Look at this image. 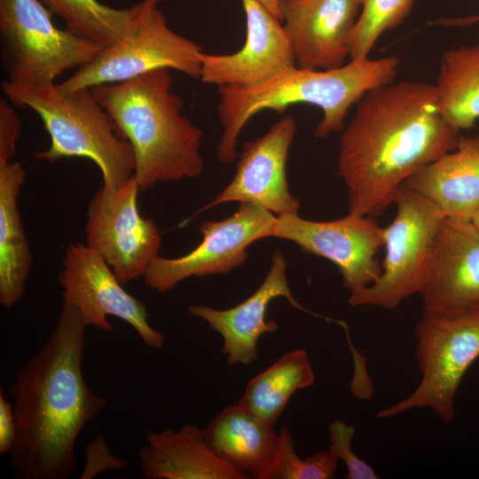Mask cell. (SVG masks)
<instances>
[{
  "instance_id": "cell-1",
  "label": "cell",
  "mask_w": 479,
  "mask_h": 479,
  "mask_svg": "<svg viewBox=\"0 0 479 479\" xmlns=\"http://www.w3.org/2000/svg\"><path fill=\"white\" fill-rule=\"evenodd\" d=\"M340 132L336 176L349 212L378 216L397 190L452 150L459 133L441 114L435 84L401 80L366 92Z\"/></svg>"
},
{
  "instance_id": "cell-2",
  "label": "cell",
  "mask_w": 479,
  "mask_h": 479,
  "mask_svg": "<svg viewBox=\"0 0 479 479\" xmlns=\"http://www.w3.org/2000/svg\"><path fill=\"white\" fill-rule=\"evenodd\" d=\"M87 327L79 310L63 302L49 338L15 373L9 390L16 432L9 455L18 479L69 478L80 433L107 406L83 377Z\"/></svg>"
},
{
  "instance_id": "cell-3",
  "label": "cell",
  "mask_w": 479,
  "mask_h": 479,
  "mask_svg": "<svg viewBox=\"0 0 479 479\" xmlns=\"http://www.w3.org/2000/svg\"><path fill=\"white\" fill-rule=\"evenodd\" d=\"M169 69H155L116 83L90 88L97 101L131 146L140 192L160 182L199 177L202 130L183 114Z\"/></svg>"
},
{
  "instance_id": "cell-4",
  "label": "cell",
  "mask_w": 479,
  "mask_h": 479,
  "mask_svg": "<svg viewBox=\"0 0 479 479\" xmlns=\"http://www.w3.org/2000/svg\"><path fill=\"white\" fill-rule=\"evenodd\" d=\"M400 67L396 56L350 60L333 69L294 67L253 87H218V119L222 135L216 148L224 164L236 157L239 136L256 114L264 110L282 113L292 105L308 104L322 111L314 136L326 138L341 132L350 107L369 90L394 82Z\"/></svg>"
},
{
  "instance_id": "cell-5",
  "label": "cell",
  "mask_w": 479,
  "mask_h": 479,
  "mask_svg": "<svg viewBox=\"0 0 479 479\" xmlns=\"http://www.w3.org/2000/svg\"><path fill=\"white\" fill-rule=\"evenodd\" d=\"M2 90L13 104L31 109L42 120L51 145L35 153L37 160L53 163L63 158H87L98 166L102 186L108 190L133 177L131 146L90 89L64 91L56 83L35 87L5 81Z\"/></svg>"
},
{
  "instance_id": "cell-6",
  "label": "cell",
  "mask_w": 479,
  "mask_h": 479,
  "mask_svg": "<svg viewBox=\"0 0 479 479\" xmlns=\"http://www.w3.org/2000/svg\"><path fill=\"white\" fill-rule=\"evenodd\" d=\"M163 0H141L130 8L121 36L72 75L57 84L64 91L116 83L147 72L168 68L200 79V45L167 24L160 9Z\"/></svg>"
},
{
  "instance_id": "cell-7",
  "label": "cell",
  "mask_w": 479,
  "mask_h": 479,
  "mask_svg": "<svg viewBox=\"0 0 479 479\" xmlns=\"http://www.w3.org/2000/svg\"><path fill=\"white\" fill-rule=\"evenodd\" d=\"M40 0H0L1 57L7 82L26 86L55 84L66 71L77 69L103 48L59 29Z\"/></svg>"
},
{
  "instance_id": "cell-8",
  "label": "cell",
  "mask_w": 479,
  "mask_h": 479,
  "mask_svg": "<svg viewBox=\"0 0 479 479\" xmlns=\"http://www.w3.org/2000/svg\"><path fill=\"white\" fill-rule=\"evenodd\" d=\"M393 204L396 215L384 227L381 275L368 287L350 293L348 302L352 307L391 310L420 294L424 287L435 240L445 216L404 185L397 190Z\"/></svg>"
},
{
  "instance_id": "cell-9",
  "label": "cell",
  "mask_w": 479,
  "mask_h": 479,
  "mask_svg": "<svg viewBox=\"0 0 479 479\" xmlns=\"http://www.w3.org/2000/svg\"><path fill=\"white\" fill-rule=\"evenodd\" d=\"M415 357L421 373L417 389L406 398L380 411L386 419L414 408H430L451 422L461 381L479 358V313L444 318L423 314L415 327Z\"/></svg>"
},
{
  "instance_id": "cell-10",
  "label": "cell",
  "mask_w": 479,
  "mask_h": 479,
  "mask_svg": "<svg viewBox=\"0 0 479 479\" xmlns=\"http://www.w3.org/2000/svg\"><path fill=\"white\" fill-rule=\"evenodd\" d=\"M277 216L253 203H240L238 209L220 221H205L200 243L179 257L156 256L143 278L157 293L173 289L191 277L225 274L243 265L247 247L259 240L273 237Z\"/></svg>"
},
{
  "instance_id": "cell-11",
  "label": "cell",
  "mask_w": 479,
  "mask_h": 479,
  "mask_svg": "<svg viewBox=\"0 0 479 479\" xmlns=\"http://www.w3.org/2000/svg\"><path fill=\"white\" fill-rule=\"evenodd\" d=\"M139 192L134 176L113 190L101 186L87 211L86 245L106 261L122 284L144 276L161 243L157 224L140 215Z\"/></svg>"
},
{
  "instance_id": "cell-12",
  "label": "cell",
  "mask_w": 479,
  "mask_h": 479,
  "mask_svg": "<svg viewBox=\"0 0 479 479\" xmlns=\"http://www.w3.org/2000/svg\"><path fill=\"white\" fill-rule=\"evenodd\" d=\"M273 237L295 243L303 252L332 262L350 293L380 277L377 254L384 243V227L374 216L349 213L331 221H312L298 213L277 216Z\"/></svg>"
},
{
  "instance_id": "cell-13",
  "label": "cell",
  "mask_w": 479,
  "mask_h": 479,
  "mask_svg": "<svg viewBox=\"0 0 479 479\" xmlns=\"http://www.w3.org/2000/svg\"><path fill=\"white\" fill-rule=\"evenodd\" d=\"M58 280L64 302L75 306L88 326L111 332L107 317L113 316L131 326L149 348L164 346V335L149 324L145 304L122 287L111 267L89 246L69 244Z\"/></svg>"
},
{
  "instance_id": "cell-14",
  "label": "cell",
  "mask_w": 479,
  "mask_h": 479,
  "mask_svg": "<svg viewBox=\"0 0 479 479\" xmlns=\"http://www.w3.org/2000/svg\"><path fill=\"white\" fill-rule=\"evenodd\" d=\"M420 295L423 314L428 316L479 313V232L470 221L444 219Z\"/></svg>"
},
{
  "instance_id": "cell-15",
  "label": "cell",
  "mask_w": 479,
  "mask_h": 479,
  "mask_svg": "<svg viewBox=\"0 0 479 479\" xmlns=\"http://www.w3.org/2000/svg\"><path fill=\"white\" fill-rule=\"evenodd\" d=\"M240 2L246 18L245 42L233 53H200V79L204 83L253 87L296 66L280 19L259 0Z\"/></svg>"
},
{
  "instance_id": "cell-16",
  "label": "cell",
  "mask_w": 479,
  "mask_h": 479,
  "mask_svg": "<svg viewBox=\"0 0 479 479\" xmlns=\"http://www.w3.org/2000/svg\"><path fill=\"white\" fill-rule=\"evenodd\" d=\"M296 122L287 115L260 137L244 143L234 177L199 212L224 203L256 204L277 216L298 213L301 203L289 190L287 161Z\"/></svg>"
},
{
  "instance_id": "cell-17",
  "label": "cell",
  "mask_w": 479,
  "mask_h": 479,
  "mask_svg": "<svg viewBox=\"0 0 479 479\" xmlns=\"http://www.w3.org/2000/svg\"><path fill=\"white\" fill-rule=\"evenodd\" d=\"M359 0H281L280 16L296 67L333 69L349 56Z\"/></svg>"
},
{
  "instance_id": "cell-18",
  "label": "cell",
  "mask_w": 479,
  "mask_h": 479,
  "mask_svg": "<svg viewBox=\"0 0 479 479\" xmlns=\"http://www.w3.org/2000/svg\"><path fill=\"white\" fill-rule=\"evenodd\" d=\"M287 267L284 255L277 250L272 254L271 267L264 280L242 302L227 310H216L206 305L188 306L190 314L207 322L222 336V352L226 356L228 365H248L257 358L260 337L278 329L275 320L266 319L268 307L276 298L284 297L293 307L325 318L308 310L294 298L287 282Z\"/></svg>"
},
{
  "instance_id": "cell-19",
  "label": "cell",
  "mask_w": 479,
  "mask_h": 479,
  "mask_svg": "<svg viewBox=\"0 0 479 479\" xmlns=\"http://www.w3.org/2000/svg\"><path fill=\"white\" fill-rule=\"evenodd\" d=\"M203 434L211 450L249 478L272 479L280 434L239 403L222 410Z\"/></svg>"
},
{
  "instance_id": "cell-20",
  "label": "cell",
  "mask_w": 479,
  "mask_h": 479,
  "mask_svg": "<svg viewBox=\"0 0 479 479\" xmlns=\"http://www.w3.org/2000/svg\"><path fill=\"white\" fill-rule=\"evenodd\" d=\"M139 465L147 479H247V475L219 458L203 430L192 424L174 431L146 432Z\"/></svg>"
},
{
  "instance_id": "cell-21",
  "label": "cell",
  "mask_w": 479,
  "mask_h": 479,
  "mask_svg": "<svg viewBox=\"0 0 479 479\" xmlns=\"http://www.w3.org/2000/svg\"><path fill=\"white\" fill-rule=\"evenodd\" d=\"M404 185L436 206L445 217L470 221L479 205V135L459 136Z\"/></svg>"
},
{
  "instance_id": "cell-22",
  "label": "cell",
  "mask_w": 479,
  "mask_h": 479,
  "mask_svg": "<svg viewBox=\"0 0 479 479\" xmlns=\"http://www.w3.org/2000/svg\"><path fill=\"white\" fill-rule=\"evenodd\" d=\"M25 179L19 161L0 164V302L6 308L22 298L32 264L18 204Z\"/></svg>"
},
{
  "instance_id": "cell-23",
  "label": "cell",
  "mask_w": 479,
  "mask_h": 479,
  "mask_svg": "<svg viewBox=\"0 0 479 479\" xmlns=\"http://www.w3.org/2000/svg\"><path fill=\"white\" fill-rule=\"evenodd\" d=\"M439 111L458 130L479 120V43L449 49L435 83Z\"/></svg>"
},
{
  "instance_id": "cell-24",
  "label": "cell",
  "mask_w": 479,
  "mask_h": 479,
  "mask_svg": "<svg viewBox=\"0 0 479 479\" xmlns=\"http://www.w3.org/2000/svg\"><path fill=\"white\" fill-rule=\"evenodd\" d=\"M315 374L306 351L287 352L252 378L239 404L274 426L291 396L313 384Z\"/></svg>"
},
{
  "instance_id": "cell-25",
  "label": "cell",
  "mask_w": 479,
  "mask_h": 479,
  "mask_svg": "<svg viewBox=\"0 0 479 479\" xmlns=\"http://www.w3.org/2000/svg\"><path fill=\"white\" fill-rule=\"evenodd\" d=\"M52 13L60 16L72 33L99 43H114L122 34L130 8L116 9L98 0H40Z\"/></svg>"
},
{
  "instance_id": "cell-26",
  "label": "cell",
  "mask_w": 479,
  "mask_h": 479,
  "mask_svg": "<svg viewBox=\"0 0 479 479\" xmlns=\"http://www.w3.org/2000/svg\"><path fill=\"white\" fill-rule=\"evenodd\" d=\"M358 15L349 48L353 61L369 59L380 36L398 27L408 16L414 0H359Z\"/></svg>"
},
{
  "instance_id": "cell-27",
  "label": "cell",
  "mask_w": 479,
  "mask_h": 479,
  "mask_svg": "<svg viewBox=\"0 0 479 479\" xmlns=\"http://www.w3.org/2000/svg\"><path fill=\"white\" fill-rule=\"evenodd\" d=\"M280 450L272 479H330L334 477L338 459L329 452H318L301 459L294 448L287 426L279 429Z\"/></svg>"
},
{
  "instance_id": "cell-28",
  "label": "cell",
  "mask_w": 479,
  "mask_h": 479,
  "mask_svg": "<svg viewBox=\"0 0 479 479\" xmlns=\"http://www.w3.org/2000/svg\"><path fill=\"white\" fill-rule=\"evenodd\" d=\"M355 426L334 420L329 425L330 445L328 451L346 465L348 479H377L374 469L352 451Z\"/></svg>"
},
{
  "instance_id": "cell-29",
  "label": "cell",
  "mask_w": 479,
  "mask_h": 479,
  "mask_svg": "<svg viewBox=\"0 0 479 479\" xmlns=\"http://www.w3.org/2000/svg\"><path fill=\"white\" fill-rule=\"evenodd\" d=\"M128 461L112 453L105 437L97 435L85 448V465L81 479H92L101 472L125 469Z\"/></svg>"
},
{
  "instance_id": "cell-30",
  "label": "cell",
  "mask_w": 479,
  "mask_h": 479,
  "mask_svg": "<svg viewBox=\"0 0 479 479\" xmlns=\"http://www.w3.org/2000/svg\"><path fill=\"white\" fill-rule=\"evenodd\" d=\"M21 132L20 122L7 101L0 100V164L12 161Z\"/></svg>"
},
{
  "instance_id": "cell-31",
  "label": "cell",
  "mask_w": 479,
  "mask_h": 479,
  "mask_svg": "<svg viewBox=\"0 0 479 479\" xmlns=\"http://www.w3.org/2000/svg\"><path fill=\"white\" fill-rule=\"evenodd\" d=\"M16 432L14 407L7 402L0 390V456L9 454Z\"/></svg>"
},
{
  "instance_id": "cell-32",
  "label": "cell",
  "mask_w": 479,
  "mask_h": 479,
  "mask_svg": "<svg viewBox=\"0 0 479 479\" xmlns=\"http://www.w3.org/2000/svg\"><path fill=\"white\" fill-rule=\"evenodd\" d=\"M476 22H479V14L475 16L449 19L444 20L445 24L452 26H467Z\"/></svg>"
},
{
  "instance_id": "cell-33",
  "label": "cell",
  "mask_w": 479,
  "mask_h": 479,
  "mask_svg": "<svg viewBox=\"0 0 479 479\" xmlns=\"http://www.w3.org/2000/svg\"><path fill=\"white\" fill-rule=\"evenodd\" d=\"M259 1L281 20V16H280L281 0H259Z\"/></svg>"
},
{
  "instance_id": "cell-34",
  "label": "cell",
  "mask_w": 479,
  "mask_h": 479,
  "mask_svg": "<svg viewBox=\"0 0 479 479\" xmlns=\"http://www.w3.org/2000/svg\"><path fill=\"white\" fill-rule=\"evenodd\" d=\"M470 222L475 227V229L479 232V205L474 211L471 216Z\"/></svg>"
}]
</instances>
